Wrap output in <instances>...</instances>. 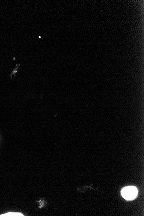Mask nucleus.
Here are the masks:
<instances>
[{
	"label": "nucleus",
	"mask_w": 144,
	"mask_h": 216,
	"mask_svg": "<svg viewBox=\"0 0 144 216\" xmlns=\"http://www.w3.org/2000/svg\"><path fill=\"white\" fill-rule=\"evenodd\" d=\"M23 214L20 213L9 212L8 213L0 215V216H23Z\"/></svg>",
	"instance_id": "f03ea898"
},
{
	"label": "nucleus",
	"mask_w": 144,
	"mask_h": 216,
	"mask_svg": "<svg viewBox=\"0 0 144 216\" xmlns=\"http://www.w3.org/2000/svg\"><path fill=\"white\" fill-rule=\"evenodd\" d=\"M138 190L134 186L125 187L121 191V194L123 198L127 200H133L136 197Z\"/></svg>",
	"instance_id": "f257e3e1"
}]
</instances>
